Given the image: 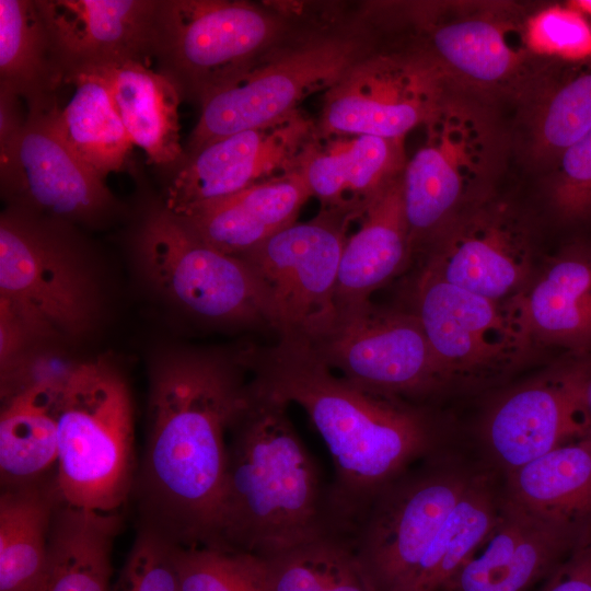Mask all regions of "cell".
<instances>
[{
	"instance_id": "cell-21",
	"label": "cell",
	"mask_w": 591,
	"mask_h": 591,
	"mask_svg": "<svg viewBox=\"0 0 591 591\" xmlns=\"http://www.w3.org/2000/svg\"><path fill=\"white\" fill-rule=\"evenodd\" d=\"M405 138L314 134L297 171L322 208L355 215L406 166Z\"/></svg>"
},
{
	"instance_id": "cell-28",
	"label": "cell",
	"mask_w": 591,
	"mask_h": 591,
	"mask_svg": "<svg viewBox=\"0 0 591 591\" xmlns=\"http://www.w3.org/2000/svg\"><path fill=\"white\" fill-rule=\"evenodd\" d=\"M62 383H43L1 399V487L31 485L55 477L58 413Z\"/></svg>"
},
{
	"instance_id": "cell-15",
	"label": "cell",
	"mask_w": 591,
	"mask_h": 591,
	"mask_svg": "<svg viewBox=\"0 0 591 591\" xmlns=\"http://www.w3.org/2000/svg\"><path fill=\"white\" fill-rule=\"evenodd\" d=\"M474 475L432 465L405 472L373 499L350 538L371 591H399Z\"/></svg>"
},
{
	"instance_id": "cell-14",
	"label": "cell",
	"mask_w": 591,
	"mask_h": 591,
	"mask_svg": "<svg viewBox=\"0 0 591 591\" xmlns=\"http://www.w3.org/2000/svg\"><path fill=\"white\" fill-rule=\"evenodd\" d=\"M305 345L332 371L385 397H419L448 386L413 312L370 300L338 311L333 325Z\"/></svg>"
},
{
	"instance_id": "cell-23",
	"label": "cell",
	"mask_w": 591,
	"mask_h": 591,
	"mask_svg": "<svg viewBox=\"0 0 591 591\" xmlns=\"http://www.w3.org/2000/svg\"><path fill=\"white\" fill-rule=\"evenodd\" d=\"M311 197L302 175L294 170L179 218L205 243L239 257L297 222L301 208Z\"/></svg>"
},
{
	"instance_id": "cell-40",
	"label": "cell",
	"mask_w": 591,
	"mask_h": 591,
	"mask_svg": "<svg viewBox=\"0 0 591 591\" xmlns=\"http://www.w3.org/2000/svg\"><path fill=\"white\" fill-rule=\"evenodd\" d=\"M22 103L25 104L20 96L0 89V147L10 141L24 126L28 112L23 109Z\"/></svg>"
},
{
	"instance_id": "cell-26",
	"label": "cell",
	"mask_w": 591,
	"mask_h": 591,
	"mask_svg": "<svg viewBox=\"0 0 591 591\" xmlns=\"http://www.w3.org/2000/svg\"><path fill=\"white\" fill-rule=\"evenodd\" d=\"M109 89L117 113L134 146L158 166H179L178 105L182 95L163 73L138 61H126L94 71ZM88 73V72H86Z\"/></svg>"
},
{
	"instance_id": "cell-12",
	"label": "cell",
	"mask_w": 591,
	"mask_h": 591,
	"mask_svg": "<svg viewBox=\"0 0 591 591\" xmlns=\"http://www.w3.org/2000/svg\"><path fill=\"white\" fill-rule=\"evenodd\" d=\"M414 311L448 384L491 381L538 345L514 298L496 300L420 273Z\"/></svg>"
},
{
	"instance_id": "cell-13",
	"label": "cell",
	"mask_w": 591,
	"mask_h": 591,
	"mask_svg": "<svg viewBox=\"0 0 591 591\" xmlns=\"http://www.w3.org/2000/svg\"><path fill=\"white\" fill-rule=\"evenodd\" d=\"M457 93L405 40L381 43L325 91L315 134L405 138Z\"/></svg>"
},
{
	"instance_id": "cell-3",
	"label": "cell",
	"mask_w": 591,
	"mask_h": 591,
	"mask_svg": "<svg viewBox=\"0 0 591 591\" xmlns=\"http://www.w3.org/2000/svg\"><path fill=\"white\" fill-rule=\"evenodd\" d=\"M285 403L253 379L228 437L215 548L260 558L311 538L340 534L329 487Z\"/></svg>"
},
{
	"instance_id": "cell-35",
	"label": "cell",
	"mask_w": 591,
	"mask_h": 591,
	"mask_svg": "<svg viewBox=\"0 0 591 591\" xmlns=\"http://www.w3.org/2000/svg\"><path fill=\"white\" fill-rule=\"evenodd\" d=\"M583 532L582 523L534 513L525 536L487 591H525L553 571Z\"/></svg>"
},
{
	"instance_id": "cell-30",
	"label": "cell",
	"mask_w": 591,
	"mask_h": 591,
	"mask_svg": "<svg viewBox=\"0 0 591 591\" xmlns=\"http://www.w3.org/2000/svg\"><path fill=\"white\" fill-rule=\"evenodd\" d=\"M55 477L2 488L0 496V591H36L48 561L55 511Z\"/></svg>"
},
{
	"instance_id": "cell-25",
	"label": "cell",
	"mask_w": 591,
	"mask_h": 591,
	"mask_svg": "<svg viewBox=\"0 0 591 591\" xmlns=\"http://www.w3.org/2000/svg\"><path fill=\"white\" fill-rule=\"evenodd\" d=\"M518 147L543 171L591 129V58L556 60L518 106Z\"/></svg>"
},
{
	"instance_id": "cell-41",
	"label": "cell",
	"mask_w": 591,
	"mask_h": 591,
	"mask_svg": "<svg viewBox=\"0 0 591 591\" xmlns=\"http://www.w3.org/2000/svg\"><path fill=\"white\" fill-rule=\"evenodd\" d=\"M568 3L591 18V0H571Z\"/></svg>"
},
{
	"instance_id": "cell-36",
	"label": "cell",
	"mask_w": 591,
	"mask_h": 591,
	"mask_svg": "<svg viewBox=\"0 0 591 591\" xmlns=\"http://www.w3.org/2000/svg\"><path fill=\"white\" fill-rule=\"evenodd\" d=\"M181 591H269L263 558L237 551L175 546Z\"/></svg>"
},
{
	"instance_id": "cell-20",
	"label": "cell",
	"mask_w": 591,
	"mask_h": 591,
	"mask_svg": "<svg viewBox=\"0 0 591 591\" xmlns=\"http://www.w3.org/2000/svg\"><path fill=\"white\" fill-rule=\"evenodd\" d=\"M72 78L115 63L154 59L161 0H36Z\"/></svg>"
},
{
	"instance_id": "cell-7",
	"label": "cell",
	"mask_w": 591,
	"mask_h": 591,
	"mask_svg": "<svg viewBox=\"0 0 591 591\" xmlns=\"http://www.w3.org/2000/svg\"><path fill=\"white\" fill-rule=\"evenodd\" d=\"M132 443V401L124 375L105 359L80 361L59 402L55 482L60 500L116 512L135 482Z\"/></svg>"
},
{
	"instance_id": "cell-34",
	"label": "cell",
	"mask_w": 591,
	"mask_h": 591,
	"mask_svg": "<svg viewBox=\"0 0 591 591\" xmlns=\"http://www.w3.org/2000/svg\"><path fill=\"white\" fill-rule=\"evenodd\" d=\"M263 559L269 591H371L344 534H324Z\"/></svg>"
},
{
	"instance_id": "cell-19",
	"label": "cell",
	"mask_w": 591,
	"mask_h": 591,
	"mask_svg": "<svg viewBox=\"0 0 591 591\" xmlns=\"http://www.w3.org/2000/svg\"><path fill=\"white\" fill-rule=\"evenodd\" d=\"M314 129L312 119L297 111L206 144L185 155L163 206L185 217L206 204L293 172Z\"/></svg>"
},
{
	"instance_id": "cell-24",
	"label": "cell",
	"mask_w": 591,
	"mask_h": 591,
	"mask_svg": "<svg viewBox=\"0 0 591 591\" xmlns=\"http://www.w3.org/2000/svg\"><path fill=\"white\" fill-rule=\"evenodd\" d=\"M513 298L537 344L591 349V244L564 248Z\"/></svg>"
},
{
	"instance_id": "cell-29",
	"label": "cell",
	"mask_w": 591,
	"mask_h": 591,
	"mask_svg": "<svg viewBox=\"0 0 591 591\" xmlns=\"http://www.w3.org/2000/svg\"><path fill=\"white\" fill-rule=\"evenodd\" d=\"M119 525L116 512L86 511L60 500L36 591H111V556Z\"/></svg>"
},
{
	"instance_id": "cell-16",
	"label": "cell",
	"mask_w": 591,
	"mask_h": 591,
	"mask_svg": "<svg viewBox=\"0 0 591 591\" xmlns=\"http://www.w3.org/2000/svg\"><path fill=\"white\" fill-rule=\"evenodd\" d=\"M424 247L422 271L490 299L518 296L536 273L532 227L494 189L456 212Z\"/></svg>"
},
{
	"instance_id": "cell-11",
	"label": "cell",
	"mask_w": 591,
	"mask_h": 591,
	"mask_svg": "<svg viewBox=\"0 0 591 591\" xmlns=\"http://www.w3.org/2000/svg\"><path fill=\"white\" fill-rule=\"evenodd\" d=\"M352 215L326 209L239 256L262 283L279 340L308 344L337 316L336 288Z\"/></svg>"
},
{
	"instance_id": "cell-39",
	"label": "cell",
	"mask_w": 591,
	"mask_h": 591,
	"mask_svg": "<svg viewBox=\"0 0 591 591\" xmlns=\"http://www.w3.org/2000/svg\"><path fill=\"white\" fill-rule=\"evenodd\" d=\"M175 546L140 526L111 591H181Z\"/></svg>"
},
{
	"instance_id": "cell-27",
	"label": "cell",
	"mask_w": 591,
	"mask_h": 591,
	"mask_svg": "<svg viewBox=\"0 0 591 591\" xmlns=\"http://www.w3.org/2000/svg\"><path fill=\"white\" fill-rule=\"evenodd\" d=\"M66 79L36 0H0V89L20 96L28 112H49Z\"/></svg>"
},
{
	"instance_id": "cell-8",
	"label": "cell",
	"mask_w": 591,
	"mask_h": 591,
	"mask_svg": "<svg viewBox=\"0 0 591 591\" xmlns=\"http://www.w3.org/2000/svg\"><path fill=\"white\" fill-rule=\"evenodd\" d=\"M424 127L426 139L403 172L413 251L425 246L462 208L494 189L509 146L493 107L461 93Z\"/></svg>"
},
{
	"instance_id": "cell-6",
	"label": "cell",
	"mask_w": 591,
	"mask_h": 591,
	"mask_svg": "<svg viewBox=\"0 0 591 591\" xmlns=\"http://www.w3.org/2000/svg\"><path fill=\"white\" fill-rule=\"evenodd\" d=\"M99 290L71 224L9 206L0 217V309L34 343L92 329Z\"/></svg>"
},
{
	"instance_id": "cell-5",
	"label": "cell",
	"mask_w": 591,
	"mask_h": 591,
	"mask_svg": "<svg viewBox=\"0 0 591 591\" xmlns=\"http://www.w3.org/2000/svg\"><path fill=\"white\" fill-rule=\"evenodd\" d=\"M405 42L426 57L456 92L493 107L519 105L555 60L536 56L525 39L535 9L511 1L403 4Z\"/></svg>"
},
{
	"instance_id": "cell-1",
	"label": "cell",
	"mask_w": 591,
	"mask_h": 591,
	"mask_svg": "<svg viewBox=\"0 0 591 591\" xmlns=\"http://www.w3.org/2000/svg\"><path fill=\"white\" fill-rule=\"evenodd\" d=\"M241 357L183 350L150 374L147 437L134 482L140 526L179 547H216L230 428L250 382Z\"/></svg>"
},
{
	"instance_id": "cell-37",
	"label": "cell",
	"mask_w": 591,
	"mask_h": 591,
	"mask_svg": "<svg viewBox=\"0 0 591 591\" xmlns=\"http://www.w3.org/2000/svg\"><path fill=\"white\" fill-rule=\"evenodd\" d=\"M525 39L542 58L569 62L591 58V22L568 2L535 7L525 23Z\"/></svg>"
},
{
	"instance_id": "cell-33",
	"label": "cell",
	"mask_w": 591,
	"mask_h": 591,
	"mask_svg": "<svg viewBox=\"0 0 591 591\" xmlns=\"http://www.w3.org/2000/svg\"><path fill=\"white\" fill-rule=\"evenodd\" d=\"M500 503L488 478L475 475L399 591H440L488 538Z\"/></svg>"
},
{
	"instance_id": "cell-18",
	"label": "cell",
	"mask_w": 591,
	"mask_h": 591,
	"mask_svg": "<svg viewBox=\"0 0 591 591\" xmlns=\"http://www.w3.org/2000/svg\"><path fill=\"white\" fill-rule=\"evenodd\" d=\"M589 361L552 369L500 396L482 425L490 459L508 474L565 443L591 434Z\"/></svg>"
},
{
	"instance_id": "cell-38",
	"label": "cell",
	"mask_w": 591,
	"mask_h": 591,
	"mask_svg": "<svg viewBox=\"0 0 591 591\" xmlns=\"http://www.w3.org/2000/svg\"><path fill=\"white\" fill-rule=\"evenodd\" d=\"M545 172L543 190L553 213L568 223L591 218V129Z\"/></svg>"
},
{
	"instance_id": "cell-31",
	"label": "cell",
	"mask_w": 591,
	"mask_h": 591,
	"mask_svg": "<svg viewBox=\"0 0 591 591\" xmlns=\"http://www.w3.org/2000/svg\"><path fill=\"white\" fill-rule=\"evenodd\" d=\"M502 499L541 517L582 523L591 513V434L509 472Z\"/></svg>"
},
{
	"instance_id": "cell-9",
	"label": "cell",
	"mask_w": 591,
	"mask_h": 591,
	"mask_svg": "<svg viewBox=\"0 0 591 591\" xmlns=\"http://www.w3.org/2000/svg\"><path fill=\"white\" fill-rule=\"evenodd\" d=\"M293 15L240 0H161L158 71L200 103L286 39L300 24Z\"/></svg>"
},
{
	"instance_id": "cell-22",
	"label": "cell",
	"mask_w": 591,
	"mask_h": 591,
	"mask_svg": "<svg viewBox=\"0 0 591 591\" xmlns=\"http://www.w3.org/2000/svg\"><path fill=\"white\" fill-rule=\"evenodd\" d=\"M352 219L358 228L347 235L341 252L337 311L369 301L373 291L402 270L413 253L403 174L361 207Z\"/></svg>"
},
{
	"instance_id": "cell-10",
	"label": "cell",
	"mask_w": 591,
	"mask_h": 591,
	"mask_svg": "<svg viewBox=\"0 0 591 591\" xmlns=\"http://www.w3.org/2000/svg\"><path fill=\"white\" fill-rule=\"evenodd\" d=\"M135 251L152 288L195 318L275 331L267 294L250 266L205 243L163 205L144 217Z\"/></svg>"
},
{
	"instance_id": "cell-32",
	"label": "cell",
	"mask_w": 591,
	"mask_h": 591,
	"mask_svg": "<svg viewBox=\"0 0 591 591\" xmlns=\"http://www.w3.org/2000/svg\"><path fill=\"white\" fill-rule=\"evenodd\" d=\"M68 83L74 91L63 107L54 108L55 124L72 150L106 178L123 167L134 144L102 76L82 73Z\"/></svg>"
},
{
	"instance_id": "cell-42",
	"label": "cell",
	"mask_w": 591,
	"mask_h": 591,
	"mask_svg": "<svg viewBox=\"0 0 591 591\" xmlns=\"http://www.w3.org/2000/svg\"><path fill=\"white\" fill-rule=\"evenodd\" d=\"M588 405H589V410L591 414V375H590L589 384H588Z\"/></svg>"
},
{
	"instance_id": "cell-2",
	"label": "cell",
	"mask_w": 591,
	"mask_h": 591,
	"mask_svg": "<svg viewBox=\"0 0 591 591\" xmlns=\"http://www.w3.org/2000/svg\"><path fill=\"white\" fill-rule=\"evenodd\" d=\"M243 360L257 384L299 405L324 440L336 474L332 512L344 534L352 533L380 491L433 450L432 428L420 410L354 385L303 344L278 340L246 351Z\"/></svg>"
},
{
	"instance_id": "cell-17",
	"label": "cell",
	"mask_w": 591,
	"mask_h": 591,
	"mask_svg": "<svg viewBox=\"0 0 591 591\" xmlns=\"http://www.w3.org/2000/svg\"><path fill=\"white\" fill-rule=\"evenodd\" d=\"M54 108L27 111L22 129L0 147L1 194L9 206L48 219L100 222L116 208V199L105 178L63 139Z\"/></svg>"
},
{
	"instance_id": "cell-4",
	"label": "cell",
	"mask_w": 591,
	"mask_h": 591,
	"mask_svg": "<svg viewBox=\"0 0 591 591\" xmlns=\"http://www.w3.org/2000/svg\"><path fill=\"white\" fill-rule=\"evenodd\" d=\"M375 14L299 26L257 63L200 101L185 155L230 135L263 127L327 91L381 43Z\"/></svg>"
}]
</instances>
